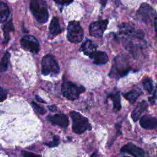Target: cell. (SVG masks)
Wrapping results in <instances>:
<instances>
[{
  "label": "cell",
  "mask_w": 157,
  "mask_h": 157,
  "mask_svg": "<svg viewBox=\"0 0 157 157\" xmlns=\"http://www.w3.org/2000/svg\"><path fill=\"white\" fill-rule=\"evenodd\" d=\"M130 70L131 66L128 59L123 55H118L113 61L109 76L118 79L126 75Z\"/></svg>",
  "instance_id": "cell-1"
},
{
  "label": "cell",
  "mask_w": 157,
  "mask_h": 157,
  "mask_svg": "<svg viewBox=\"0 0 157 157\" xmlns=\"http://www.w3.org/2000/svg\"><path fill=\"white\" fill-rule=\"evenodd\" d=\"M30 10L40 23H45L48 19V11L47 4L44 0H32L29 4Z\"/></svg>",
  "instance_id": "cell-2"
},
{
  "label": "cell",
  "mask_w": 157,
  "mask_h": 157,
  "mask_svg": "<svg viewBox=\"0 0 157 157\" xmlns=\"http://www.w3.org/2000/svg\"><path fill=\"white\" fill-rule=\"evenodd\" d=\"M72 124V128L73 131L76 134H82L86 130H91V126L87 118L81 115L80 113L72 111L70 112Z\"/></svg>",
  "instance_id": "cell-3"
},
{
  "label": "cell",
  "mask_w": 157,
  "mask_h": 157,
  "mask_svg": "<svg viewBox=\"0 0 157 157\" xmlns=\"http://www.w3.org/2000/svg\"><path fill=\"white\" fill-rule=\"evenodd\" d=\"M85 91V88L76 83L69 81H65L61 86V92L63 95L69 100L77 99L80 94Z\"/></svg>",
  "instance_id": "cell-4"
},
{
  "label": "cell",
  "mask_w": 157,
  "mask_h": 157,
  "mask_svg": "<svg viewBox=\"0 0 157 157\" xmlns=\"http://www.w3.org/2000/svg\"><path fill=\"white\" fill-rule=\"evenodd\" d=\"M59 72V66L52 55L48 54L42 58L41 62V72L42 75H56Z\"/></svg>",
  "instance_id": "cell-5"
},
{
  "label": "cell",
  "mask_w": 157,
  "mask_h": 157,
  "mask_svg": "<svg viewBox=\"0 0 157 157\" xmlns=\"http://www.w3.org/2000/svg\"><path fill=\"white\" fill-rule=\"evenodd\" d=\"M83 37V30L79 22L71 21L67 26V39L72 43H78Z\"/></svg>",
  "instance_id": "cell-6"
},
{
  "label": "cell",
  "mask_w": 157,
  "mask_h": 157,
  "mask_svg": "<svg viewBox=\"0 0 157 157\" xmlns=\"http://www.w3.org/2000/svg\"><path fill=\"white\" fill-rule=\"evenodd\" d=\"M155 14L153 9L147 3H142L137 11V18L144 23H149Z\"/></svg>",
  "instance_id": "cell-7"
},
{
  "label": "cell",
  "mask_w": 157,
  "mask_h": 157,
  "mask_svg": "<svg viewBox=\"0 0 157 157\" xmlns=\"http://www.w3.org/2000/svg\"><path fill=\"white\" fill-rule=\"evenodd\" d=\"M21 47L31 53L37 54L40 50V45L38 40L33 36H24L20 40Z\"/></svg>",
  "instance_id": "cell-8"
},
{
  "label": "cell",
  "mask_w": 157,
  "mask_h": 157,
  "mask_svg": "<svg viewBox=\"0 0 157 157\" xmlns=\"http://www.w3.org/2000/svg\"><path fill=\"white\" fill-rule=\"evenodd\" d=\"M119 32L120 34L128 36L131 37L142 39L144 37L142 31L135 28L133 26L128 23H122L119 26Z\"/></svg>",
  "instance_id": "cell-9"
},
{
  "label": "cell",
  "mask_w": 157,
  "mask_h": 157,
  "mask_svg": "<svg viewBox=\"0 0 157 157\" xmlns=\"http://www.w3.org/2000/svg\"><path fill=\"white\" fill-rule=\"evenodd\" d=\"M109 21L107 20H99L93 22L89 26V33L91 36L100 37L102 36L107 28Z\"/></svg>",
  "instance_id": "cell-10"
},
{
  "label": "cell",
  "mask_w": 157,
  "mask_h": 157,
  "mask_svg": "<svg viewBox=\"0 0 157 157\" xmlns=\"http://www.w3.org/2000/svg\"><path fill=\"white\" fill-rule=\"evenodd\" d=\"M47 120L53 125L58 126L63 128H66L69 125V120L67 116L63 113L55 114L52 116H48Z\"/></svg>",
  "instance_id": "cell-11"
},
{
  "label": "cell",
  "mask_w": 157,
  "mask_h": 157,
  "mask_svg": "<svg viewBox=\"0 0 157 157\" xmlns=\"http://www.w3.org/2000/svg\"><path fill=\"white\" fill-rule=\"evenodd\" d=\"M120 151L124 153L129 154L135 157H143L145 155L144 151L140 147L129 142L122 147Z\"/></svg>",
  "instance_id": "cell-12"
},
{
  "label": "cell",
  "mask_w": 157,
  "mask_h": 157,
  "mask_svg": "<svg viewBox=\"0 0 157 157\" xmlns=\"http://www.w3.org/2000/svg\"><path fill=\"white\" fill-rule=\"evenodd\" d=\"M140 125L146 129H155L157 126V119L150 115H145L140 118Z\"/></svg>",
  "instance_id": "cell-13"
},
{
  "label": "cell",
  "mask_w": 157,
  "mask_h": 157,
  "mask_svg": "<svg viewBox=\"0 0 157 157\" xmlns=\"http://www.w3.org/2000/svg\"><path fill=\"white\" fill-rule=\"evenodd\" d=\"M93 60V63L96 65H102L107 63L109 57L105 52L102 51H95L88 56Z\"/></svg>",
  "instance_id": "cell-14"
},
{
  "label": "cell",
  "mask_w": 157,
  "mask_h": 157,
  "mask_svg": "<svg viewBox=\"0 0 157 157\" xmlns=\"http://www.w3.org/2000/svg\"><path fill=\"white\" fill-rule=\"evenodd\" d=\"M147 107L148 104L145 101H142L137 103L131 113V117L134 122L137 121L140 118L142 113L147 109Z\"/></svg>",
  "instance_id": "cell-15"
},
{
  "label": "cell",
  "mask_w": 157,
  "mask_h": 157,
  "mask_svg": "<svg viewBox=\"0 0 157 157\" xmlns=\"http://www.w3.org/2000/svg\"><path fill=\"white\" fill-rule=\"evenodd\" d=\"M63 31V28L61 27L58 18L53 17L49 25V32L53 37L60 34Z\"/></svg>",
  "instance_id": "cell-16"
},
{
  "label": "cell",
  "mask_w": 157,
  "mask_h": 157,
  "mask_svg": "<svg viewBox=\"0 0 157 157\" xmlns=\"http://www.w3.org/2000/svg\"><path fill=\"white\" fill-rule=\"evenodd\" d=\"M97 49V46L90 40H86L80 48V51L82 52L85 55L89 56Z\"/></svg>",
  "instance_id": "cell-17"
},
{
  "label": "cell",
  "mask_w": 157,
  "mask_h": 157,
  "mask_svg": "<svg viewBox=\"0 0 157 157\" xmlns=\"http://www.w3.org/2000/svg\"><path fill=\"white\" fill-rule=\"evenodd\" d=\"M142 93V91L137 87L124 93L123 96L128 101H129L131 103H133Z\"/></svg>",
  "instance_id": "cell-18"
},
{
  "label": "cell",
  "mask_w": 157,
  "mask_h": 157,
  "mask_svg": "<svg viewBox=\"0 0 157 157\" xmlns=\"http://www.w3.org/2000/svg\"><path fill=\"white\" fill-rule=\"evenodd\" d=\"M107 98H109L112 101L113 106L115 110L118 111L121 109V99H120V95L119 91L111 93L108 95Z\"/></svg>",
  "instance_id": "cell-19"
},
{
  "label": "cell",
  "mask_w": 157,
  "mask_h": 157,
  "mask_svg": "<svg viewBox=\"0 0 157 157\" xmlns=\"http://www.w3.org/2000/svg\"><path fill=\"white\" fill-rule=\"evenodd\" d=\"M10 14V10L6 4L0 2V23L5 22Z\"/></svg>",
  "instance_id": "cell-20"
},
{
  "label": "cell",
  "mask_w": 157,
  "mask_h": 157,
  "mask_svg": "<svg viewBox=\"0 0 157 157\" xmlns=\"http://www.w3.org/2000/svg\"><path fill=\"white\" fill-rule=\"evenodd\" d=\"M2 29H3L4 37V40L2 42V43L4 44H6L10 39V36H9L10 32L14 31V27L12 22L11 21H9L7 23H6L4 25Z\"/></svg>",
  "instance_id": "cell-21"
},
{
  "label": "cell",
  "mask_w": 157,
  "mask_h": 157,
  "mask_svg": "<svg viewBox=\"0 0 157 157\" xmlns=\"http://www.w3.org/2000/svg\"><path fill=\"white\" fill-rule=\"evenodd\" d=\"M10 55L9 52H6L3 56L0 63V72H5L8 67V64L10 60Z\"/></svg>",
  "instance_id": "cell-22"
},
{
  "label": "cell",
  "mask_w": 157,
  "mask_h": 157,
  "mask_svg": "<svg viewBox=\"0 0 157 157\" xmlns=\"http://www.w3.org/2000/svg\"><path fill=\"white\" fill-rule=\"evenodd\" d=\"M143 87L149 93H151L153 90V80L149 78H145L142 81Z\"/></svg>",
  "instance_id": "cell-23"
},
{
  "label": "cell",
  "mask_w": 157,
  "mask_h": 157,
  "mask_svg": "<svg viewBox=\"0 0 157 157\" xmlns=\"http://www.w3.org/2000/svg\"><path fill=\"white\" fill-rule=\"evenodd\" d=\"M31 105H32L33 107L34 108V110L37 113H38L39 114H41V115H43V114L45 113L46 110H45V109L43 107L39 105V104H37V103H36L34 102H31Z\"/></svg>",
  "instance_id": "cell-24"
},
{
  "label": "cell",
  "mask_w": 157,
  "mask_h": 157,
  "mask_svg": "<svg viewBox=\"0 0 157 157\" xmlns=\"http://www.w3.org/2000/svg\"><path fill=\"white\" fill-rule=\"evenodd\" d=\"M59 144V138L57 136H54L53 137L52 141L48 142V143H45V144L47 145L49 147H55L58 145Z\"/></svg>",
  "instance_id": "cell-25"
},
{
  "label": "cell",
  "mask_w": 157,
  "mask_h": 157,
  "mask_svg": "<svg viewBox=\"0 0 157 157\" xmlns=\"http://www.w3.org/2000/svg\"><path fill=\"white\" fill-rule=\"evenodd\" d=\"M6 97H7L6 91L4 88L0 87V102L4 101Z\"/></svg>",
  "instance_id": "cell-26"
},
{
  "label": "cell",
  "mask_w": 157,
  "mask_h": 157,
  "mask_svg": "<svg viewBox=\"0 0 157 157\" xmlns=\"http://www.w3.org/2000/svg\"><path fill=\"white\" fill-rule=\"evenodd\" d=\"M73 0H56V3L62 5H68Z\"/></svg>",
  "instance_id": "cell-27"
},
{
  "label": "cell",
  "mask_w": 157,
  "mask_h": 157,
  "mask_svg": "<svg viewBox=\"0 0 157 157\" xmlns=\"http://www.w3.org/2000/svg\"><path fill=\"white\" fill-rule=\"evenodd\" d=\"M22 155L24 156H36L37 155L33 153H29V152H26V151H23L22 152Z\"/></svg>",
  "instance_id": "cell-28"
},
{
  "label": "cell",
  "mask_w": 157,
  "mask_h": 157,
  "mask_svg": "<svg viewBox=\"0 0 157 157\" xmlns=\"http://www.w3.org/2000/svg\"><path fill=\"white\" fill-rule=\"evenodd\" d=\"M48 109H49L50 111H52V112H54V111H55V110H56V106H55V105L48 106Z\"/></svg>",
  "instance_id": "cell-29"
},
{
  "label": "cell",
  "mask_w": 157,
  "mask_h": 157,
  "mask_svg": "<svg viewBox=\"0 0 157 157\" xmlns=\"http://www.w3.org/2000/svg\"><path fill=\"white\" fill-rule=\"evenodd\" d=\"M99 1H100V2H101L102 6L103 7H105V4H106V3H107V0H99Z\"/></svg>",
  "instance_id": "cell-30"
},
{
  "label": "cell",
  "mask_w": 157,
  "mask_h": 157,
  "mask_svg": "<svg viewBox=\"0 0 157 157\" xmlns=\"http://www.w3.org/2000/svg\"><path fill=\"white\" fill-rule=\"evenodd\" d=\"M36 99H37L39 102H42V103H45V101H44V100H42V99L40 97H39L38 96H36Z\"/></svg>",
  "instance_id": "cell-31"
}]
</instances>
